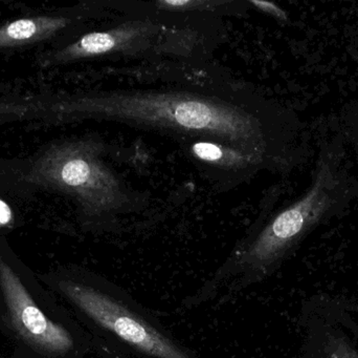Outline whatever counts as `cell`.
<instances>
[{"label": "cell", "instance_id": "cell-1", "mask_svg": "<svg viewBox=\"0 0 358 358\" xmlns=\"http://www.w3.org/2000/svg\"><path fill=\"white\" fill-rule=\"evenodd\" d=\"M73 111L187 141H210L271 157V137L248 101L206 90H108L81 99Z\"/></svg>", "mask_w": 358, "mask_h": 358}, {"label": "cell", "instance_id": "cell-2", "mask_svg": "<svg viewBox=\"0 0 358 358\" xmlns=\"http://www.w3.org/2000/svg\"><path fill=\"white\" fill-rule=\"evenodd\" d=\"M338 186L336 174L328 164H323L311 188L256 235L242 242L199 294L191 298V304L208 302L221 292L225 296H234L271 275L332 210L338 201Z\"/></svg>", "mask_w": 358, "mask_h": 358}, {"label": "cell", "instance_id": "cell-3", "mask_svg": "<svg viewBox=\"0 0 358 358\" xmlns=\"http://www.w3.org/2000/svg\"><path fill=\"white\" fill-rule=\"evenodd\" d=\"M58 287L96 329L103 358H202L110 280H61Z\"/></svg>", "mask_w": 358, "mask_h": 358}, {"label": "cell", "instance_id": "cell-4", "mask_svg": "<svg viewBox=\"0 0 358 358\" xmlns=\"http://www.w3.org/2000/svg\"><path fill=\"white\" fill-rule=\"evenodd\" d=\"M101 153L96 142L64 143L45 153L31 178L75 198L87 216L113 219L129 210L131 198Z\"/></svg>", "mask_w": 358, "mask_h": 358}, {"label": "cell", "instance_id": "cell-5", "mask_svg": "<svg viewBox=\"0 0 358 358\" xmlns=\"http://www.w3.org/2000/svg\"><path fill=\"white\" fill-rule=\"evenodd\" d=\"M0 288L13 326L31 348L55 357H65L77 351L75 336L40 310L18 275L1 259Z\"/></svg>", "mask_w": 358, "mask_h": 358}, {"label": "cell", "instance_id": "cell-6", "mask_svg": "<svg viewBox=\"0 0 358 358\" xmlns=\"http://www.w3.org/2000/svg\"><path fill=\"white\" fill-rule=\"evenodd\" d=\"M166 27L149 19H134L105 31L92 32L57 53V62L94 58L107 55H131L155 46Z\"/></svg>", "mask_w": 358, "mask_h": 358}, {"label": "cell", "instance_id": "cell-7", "mask_svg": "<svg viewBox=\"0 0 358 358\" xmlns=\"http://www.w3.org/2000/svg\"><path fill=\"white\" fill-rule=\"evenodd\" d=\"M64 17H33L19 19L0 27V48L34 43L52 37L69 25Z\"/></svg>", "mask_w": 358, "mask_h": 358}, {"label": "cell", "instance_id": "cell-8", "mask_svg": "<svg viewBox=\"0 0 358 358\" xmlns=\"http://www.w3.org/2000/svg\"><path fill=\"white\" fill-rule=\"evenodd\" d=\"M189 153L198 161L227 170H248L260 167L265 158L221 143L196 141L189 145Z\"/></svg>", "mask_w": 358, "mask_h": 358}, {"label": "cell", "instance_id": "cell-9", "mask_svg": "<svg viewBox=\"0 0 358 358\" xmlns=\"http://www.w3.org/2000/svg\"><path fill=\"white\" fill-rule=\"evenodd\" d=\"M229 2L213 1V0H159L153 6L157 10L163 12L192 13L214 11L219 6H224Z\"/></svg>", "mask_w": 358, "mask_h": 358}, {"label": "cell", "instance_id": "cell-10", "mask_svg": "<svg viewBox=\"0 0 358 358\" xmlns=\"http://www.w3.org/2000/svg\"><path fill=\"white\" fill-rule=\"evenodd\" d=\"M328 358H358V354L342 338H332L327 344Z\"/></svg>", "mask_w": 358, "mask_h": 358}, {"label": "cell", "instance_id": "cell-11", "mask_svg": "<svg viewBox=\"0 0 358 358\" xmlns=\"http://www.w3.org/2000/svg\"><path fill=\"white\" fill-rule=\"evenodd\" d=\"M248 4L265 14L271 15L280 21H287L288 15L283 8H280L277 4L271 1H265V0H250Z\"/></svg>", "mask_w": 358, "mask_h": 358}, {"label": "cell", "instance_id": "cell-12", "mask_svg": "<svg viewBox=\"0 0 358 358\" xmlns=\"http://www.w3.org/2000/svg\"><path fill=\"white\" fill-rule=\"evenodd\" d=\"M13 221H14V216L10 205L0 200V228L10 226Z\"/></svg>", "mask_w": 358, "mask_h": 358}]
</instances>
